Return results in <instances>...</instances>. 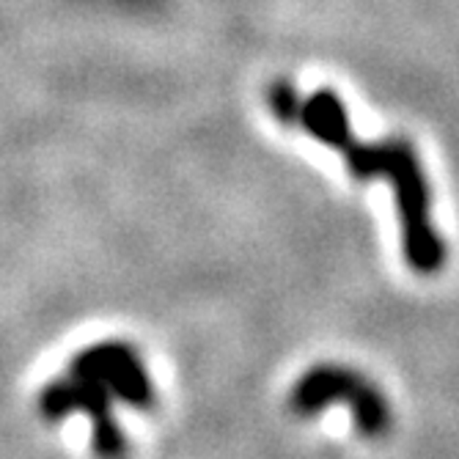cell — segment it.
<instances>
[{
	"mask_svg": "<svg viewBox=\"0 0 459 459\" xmlns=\"http://www.w3.org/2000/svg\"><path fill=\"white\" fill-rule=\"evenodd\" d=\"M267 108H270V116L283 124V127H298L300 121V110H303V94L298 91L295 82L289 80H273L267 86Z\"/></svg>",
	"mask_w": 459,
	"mask_h": 459,
	"instance_id": "5",
	"label": "cell"
},
{
	"mask_svg": "<svg viewBox=\"0 0 459 459\" xmlns=\"http://www.w3.org/2000/svg\"><path fill=\"white\" fill-rule=\"evenodd\" d=\"M286 404L295 419H314L330 404H347L355 429L368 440H380L394 429V410L383 388L363 371L339 363H319L303 371Z\"/></svg>",
	"mask_w": 459,
	"mask_h": 459,
	"instance_id": "2",
	"label": "cell"
},
{
	"mask_svg": "<svg viewBox=\"0 0 459 459\" xmlns=\"http://www.w3.org/2000/svg\"><path fill=\"white\" fill-rule=\"evenodd\" d=\"M298 127L316 143L339 152L355 182L385 177L396 195L402 223V254L412 273L437 275L446 264V239L432 223V187L419 149L404 135L366 143L352 133L350 110L333 89L303 97Z\"/></svg>",
	"mask_w": 459,
	"mask_h": 459,
	"instance_id": "1",
	"label": "cell"
},
{
	"mask_svg": "<svg viewBox=\"0 0 459 459\" xmlns=\"http://www.w3.org/2000/svg\"><path fill=\"white\" fill-rule=\"evenodd\" d=\"M39 415L50 424H61L69 415H86L91 427V451L97 459H127L130 440L113 412V396L97 380L66 374L39 391Z\"/></svg>",
	"mask_w": 459,
	"mask_h": 459,
	"instance_id": "3",
	"label": "cell"
},
{
	"mask_svg": "<svg viewBox=\"0 0 459 459\" xmlns=\"http://www.w3.org/2000/svg\"><path fill=\"white\" fill-rule=\"evenodd\" d=\"M72 374L97 380L113 402L133 410H152L157 404V388L149 377V368L135 347L127 342H97L82 347L69 366Z\"/></svg>",
	"mask_w": 459,
	"mask_h": 459,
	"instance_id": "4",
	"label": "cell"
}]
</instances>
